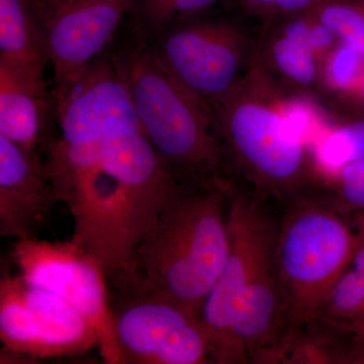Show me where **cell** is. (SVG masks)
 I'll return each instance as SVG.
<instances>
[{
	"label": "cell",
	"mask_w": 364,
	"mask_h": 364,
	"mask_svg": "<svg viewBox=\"0 0 364 364\" xmlns=\"http://www.w3.org/2000/svg\"><path fill=\"white\" fill-rule=\"evenodd\" d=\"M47 150L48 176L73 219L70 240L100 263L109 284L126 279L136 249L181 184L143 131L82 144L57 139Z\"/></svg>",
	"instance_id": "1"
},
{
	"label": "cell",
	"mask_w": 364,
	"mask_h": 364,
	"mask_svg": "<svg viewBox=\"0 0 364 364\" xmlns=\"http://www.w3.org/2000/svg\"><path fill=\"white\" fill-rule=\"evenodd\" d=\"M229 181L181 186L136 249L130 274L116 287L167 299L198 318L229 253Z\"/></svg>",
	"instance_id": "2"
},
{
	"label": "cell",
	"mask_w": 364,
	"mask_h": 364,
	"mask_svg": "<svg viewBox=\"0 0 364 364\" xmlns=\"http://www.w3.org/2000/svg\"><path fill=\"white\" fill-rule=\"evenodd\" d=\"M291 95L251 62L213 109L235 177L282 207L324 188L312 151L287 114Z\"/></svg>",
	"instance_id": "3"
},
{
	"label": "cell",
	"mask_w": 364,
	"mask_h": 364,
	"mask_svg": "<svg viewBox=\"0 0 364 364\" xmlns=\"http://www.w3.org/2000/svg\"><path fill=\"white\" fill-rule=\"evenodd\" d=\"M112 58L129 86L143 133L181 186L236 178L214 112L170 73L149 43L138 40Z\"/></svg>",
	"instance_id": "4"
},
{
	"label": "cell",
	"mask_w": 364,
	"mask_h": 364,
	"mask_svg": "<svg viewBox=\"0 0 364 364\" xmlns=\"http://www.w3.org/2000/svg\"><path fill=\"white\" fill-rule=\"evenodd\" d=\"M355 237L324 188L284 205L274 262L289 306V325L316 316L330 289L351 267Z\"/></svg>",
	"instance_id": "5"
},
{
	"label": "cell",
	"mask_w": 364,
	"mask_h": 364,
	"mask_svg": "<svg viewBox=\"0 0 364 364\" xmlns=\"http://www.w3.org/2000/svg\"><path fill=\"white\" fill-rule=\"evenodd\" d=\"M229 253L221 277L198 313L215 364L248 363L234 332L241 299L260 267L274 255L279 219L272 200L239 179L227 184Z\"/></svg>",
	"instance_id": "6"
},
{
	"label": "cell",
	"mask_w": 364,
	"mask_h": 364,
	"mask_svg": "<svg viewBox=\"0 0 364 364\" xmlns=\"http://www.w3.org/2000/svg\"><path fill=\"white\" fill-rule=\"evenodd\" d=\"M148 43L170 73L213 111L248 71L256 39L232 21H186Z\"/></svg>",
	"instance_id": "7"
},
{
	"label": "cell",
	"mask_w": 364,
	"mask_h": 364,
	"mask_svg": "<svg viewBox=\"0 0 364 364\" xmlns=\"http://www.w3.org/2000/svg\"><path fill=\"white\" fill-rule=\"evenodd\" d=\"M13 259L33 286L49 289L77 309L93 328L105 363L126 364L117 340L104 268L74 244L32 239L16 240Z\"/></svg>",
	"instance_id": "8"
},
{
	"label": "cell",
	"mask_w": 364,
	"mask_h": 364,
	"mask_svg": "<svg viewBox=\"0 0 364 364\" xmlns=\"http://www.w3.org/2000/svg\"><path fill=\"white\" fill-rule=\"evenodd\" d=\"M0 339L4 351L33 358L78 355L98 346L97 333L77 309L7 273L0 280Z\"/></svg>",
	"instance_id": "9"
},
{
	"label": "cell",
	"mask_w": 364,
	"mask_h": 364,
	"mask_svg": "<svg viewBox=\"0 0 364 364\" xmlns=\"http://www.w3.org/2000/svg\"><path fill=\"white\" fill-rule=\"evenodd\" d=\"M109 299L126 363L214 364L198 318L181 306L132 287Z\"/></svg>",
	"instance_id": "10"
},
{
	"label": "cell",
	"mask_w": 364,
	"mask_h": 364,
	"mask_svg": "<svg viewBox=\"0 0 364 364\" xmlns=\"http://www.w3.org/2000/svg\"><path fill=\"white\" fill-rule=\"evenodd\" d=\"M58 140L82 144L143 131L130 90L112 56H100L61 90L53 91Z\"/></svg>",
	"instance_id": "11"
},
{
	"label": "cell",
	"mask_w": 364,
	"mask_h": 364,
	"mask_svg": "<svg viewBox=\"0 0 364 364\" xmlns=\"http://www.w3.org/2000/svg\"><path fill=\"white\" fill-rule=\"evenodd\" d=\"M340 44L313 14L261 25L252 63L289 95L327 105L323 62Z\"/></svg>",
	"instance_id": "12"
},
{
	"label": "cell",
	"mask_w": 364,
	"mask_h": 364,
	"mask_svg": "<svg viewBox=\"0 0 364 364\" xmlns=\"http://www.w3.org/2000/svg\"><path fill=\"white\" fill-rule=\"evenodd\" d=\"M135 0H72L45 26L53 91L61 90L97 59Z\"/></svg>",
	"instance_id": "13"
},
{
	"label": "cell",
	"mask_w": 364,
	"mask_h": 364,
	"mask_svg": "<svg viewBox=\"0 0 364 364\" xmlns=\"http://www.w3.org/2000/svg\"><path fill=\"white\" fill-rule=\"evenodd\" d=\"M59 203L39 154L0 135V237L39 239Z\"/></svg>",
	"instance_id": "14"
},
{
	"label": "cell",
	"mask_w": 364,
	"mask_h": 364,
	"mask_svg": "<svg viewBox=\"0 0 364 364\" xmlns=\"http://www.w3.org/2000/svg\"><path fill=\"white\" fill-rule=\"evenodd\" d=\"M48 62L45 31L28 0H0V69L46 95Z\"/></svg>",
	"instance_id": "15"
},
{
	"label": "cell",
	"mask_w": 364,
	"mask_h": 364,
	"mask_svg": "<svg viewBox=\"0 0 364 364\" xmlns=\"http://www.w3.org/2000/svg\"><path fill=\"white\" fill-rule=\"evenodd\" d=\"M282 364H364V335L314 316L289 328Z\"/></svg>",
	"instance_id": "16"
},
{
	"label": "cell",
	"mask_w": 364,
	"mask_h": 364,
	"mask_svg": "<svg viewBox=\"0 0 364 364\" xmlns=\"http://www.w3.org/2000/svg\"><path fill=\"white\" fill-rule=\"evenodd\" d=\"M44 93L31 90L0 69V135L38 153L45 109Z\"/></svg>",
	"instance_id": "17"
},
{
	"label": "cell",
	"mask_w": 364,
	"mask_h": 364,
	"mask_svg": "<svg viewBox=\"0 0 364 364\" xmlns=\"http://www.w3.org/2000/svg\"><path fill=\"white\" fill-rule=\"evenodd\" d=\"M330 107L334 117L316 140L312 151L323 176L364 160V112L347 114L334 105Z\"/></svg>",
	"instance_id": "18"
},
{
	"label": "cell",
	"mask_w": 364,
	"mask_h": 364,
	"mask_svg": "<svg viewBox=\"0 0 364 364\" xmlns=\"http://www.w3.org/2000/svg\"><path fill=\"white\" fill-rule=\"evenodd\" d=\"M218 0H135L133 28L136 39L149 42L167 28L188 21Z\"/></svg>",
	"instance_id": "19"
},
{
	"label": "cell",
	"mask_w": 364,
	"mask_h": 364,
	"mask_svg": "<svg viewBox=\"0 0 364 364\" xmlns=\"http://www.w3.org/2000/svg\"><path fill=\"white\" fill-rule=\"evenodd\" d=\"M364 313V275L349 267L321 304L316 316L358 332Z\"/></svg>",
	"instance_id": "20"
},
{
	"label": "cell",
	"mask_w": 364,
	"mask_h": 364,
	"mask_svg": "<svg viewBox=\"0 0 364 364\" xmlns=\"http://www.w3.org/2000/svg\"><path fill=\"white\" fill-rule=\"evenodd\" d=\"M311 14L341 44L364 57V0H331Z\"/></svg>",
	"instance_id": "21"
},
{
	"label": "cell",
	"mask_w": 364,
	"mask_h": 364,
	"mask_svg": "<svg viewBox=\"0 0 364 364\" xmlns=\"http://www.w3.org/2000/svg\"><path fill=\"white\" fill-rule=\"evenodd\" d=\"M325 195L345 215L364 210V160L324 176Z\"/></svg>",
	"instance_id": "22"
},
{
	"label": "cell",
	"mask_w": 364,
	"mask_h": 364,
	"mask_svg": "<svg viewBox=\"0 0 364 364\" xmlns=\"http://www.w3.org/2000/svg\"><path fill=\"white\" fill-rule=\"evenodd\" d=\"M364 57L351 48L340 44L323 62V81L327 105L333 97L351 92L363 75Z\"/></svg>",
	"instance_id": "23"
},
{
	"label": "cell",
	"mask_w": 364,
	"mask_h": 364,
	"mask_svg": "<svg viewBox=\"0 0 364 364\" xmlns=\"http://www.w3.org/2000/svg\"><path fill=\"white\" fill-rule=\"evenodd\" d=\"M242 11L256 16L261 25L270 21L312 13L318 6L331 0H237Z\"/></svg>",
	"instance_id": "24"
},
{
	"label": "cell",
	"mask_w": 364,
	"mask_h": 364,
	"mask_svg": "<svg viewBox=\"0 0 364 364\" xmlns=\"http://www.w3.org/2000/svg\"><path fill=\"white\" fill-rule=\"evenodd\" d=\"M355 237L351 267L364 275V210L347 215Z\"/></svg>",
	"instance_id": "25"
},
{
	"label": "cell",
	"mask_w": 364,
	"mask_h": 364,
	"mask_svg": "<svg viewBox=\"0 0 364 364\" xmlns=\"http://www.w3.org/2000/svg\"><path fill=\"white\" fill-rule=\"evenodd\" d=\"M38 23L45 31V26L62 7L65 6L72 0H28Z\"/></svg>",
	"instance_id": "26"
},
{
	"label": "cell",
	"mask_w": 364,
	"mask_h": 364,
	"mask_svg": "<svg viewBox=\"0 0 364 364\" xmlns=\"http://www.w3.org/2000/svg\"><path fill=\"white\" fill-rule=\"evenodd\" d=\"M358 332L364 335V313L363 318H361L360 324L358 326Z\"/></svg>",
	"instance_id": "27"
}]
</instances>
